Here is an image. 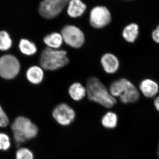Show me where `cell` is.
<instances>
[{"instance_id": "obj_10", "label": "cell", "mask_w": 159, "mask_h": 159, "mask_svg": "<svg viewBox=\"0 0 159 159\" xmlns=\"http://www.w3.org/2000/svg\"><path fill=\"white\" fill-rule=\"evenodd\" d=\"M101 65L104 71L108 74H113L119 70V62L116 55L110 53L103 54L100 59Z\"/></svg>"}, {"instance_id": "obj_9", "label": "cell", "mask_w": 159, "mask_h": 159, "mask_svg": "<svg viewBox=\"0 0 159 159\" xmlns=\"http://www.w3.org/2000/svg\"><path fill=\"white\" fill-rule=\"evenodd\" d=\"M53 118L61 125L66 126L70 125L75 119V111L70 106L65 103L57 105L52 112Z\"/></svg>"}, {"instance_id": "obj_14", "label": "cell", "mask_w": 159, "mask_h": 159, "mask_svg": "<svg viewBox=\"0 0 159 159\" xmlns=\"http://www.w3.org/2000/svg\"><path fill=\"white\" fill-rule=\"evenodd\" d=\"M43 42L48 48L58 50L62 45L64 41L61 33L52 32L46 35L43 38Z\"/></svg>"}, {"instance_id": "obj_8", "label": "cell", "mask_w": 159, "mask_h": 159, "mask_svg": "<svg viewBox=\"0 0 159 159\" xmlns=\"http://www.w3.org/2000/svg\"><path fill=\"white\" fill-rule=\"evenodd\" d=\"M111 16L107 8L97 6L91 10L89 22L91 25L95 29H102L111 22Z\"/></svg>"}, {"instance_id": "obj_19", "label": "cell", "mask_w": 159, "mask_h": 159, "mask_svg": "<svg viewBox=\"0 0 159 159\" xmlns=\"http://www.w3.org/2000/svg\"><path fill=\"white\" fill-rule=\"evenodd\" d=\"M12 41L8 32L0 31V50L7 51L11 48Z\"/></svg>"}, {"instance_id": "obj_2", "label": "cell", "mask_w": 159, "mask_h": 159, "mask_svg": "<svg viewBox=\"0 0 159 159\" xmlns=\"http://www.w3.org/2000/svg\"><path fill=\"white\" fill-rule=\"evenodd\" d=\"M109 91L113 97H119L122 103L126 104L136 102L140 97L138 89L130 81L125 78L112 82Z\"/></svg>"}, {"instance_id": "obj_16", "label": "cell", "mask_w": 159, "mask_h": 159, "mask_svg": "<svg viewBox=\"0 0 159 159\" xmlns=\"http://www.w3.org/2000/svg\"><path fill=\"white\" fill-rule=\"evenodd\" d=\"M139 34V27L135 23L129 24L125 27L122 32L124 39L128 43L134 42Z\"/></svg>"}, {"instance_id": "obj_1", "label": "cell", "mask_w": 159, "mask_h": 159, "mask_svg": "<svg viewBox=\"0 0 159 159\" xmlns=\"http://www.w3.org/2000/svg\"><path fill=\"white\" fill-rule=\"evenodd\" d=\"M87 96L91 101L106 108H111L116 103V99L100 80L96 77L89 78L87 81Z\"/></svg>"}, {"instance_id": "obj_24", "label": "cell", "mask_w": 159, "mask_h": 159, "mask_svg": "<svg viewBox=\"0 0 159 159\" xmlns=\"http://www.w3.org/2000/svg\"><path fill=\"white\" fill-rule=\"evenodd\" d=\"M154 105L156 108L159 111V96L156 98L154 100Z\"/></svg>"}, {"instance_id": "obj_17", "label": "cell", "mask_w": 159, "mask_h": 159, "mask_svg": "<svg viewBox=\"0 0 159 159\" xmlns=\"http://www.w3.org/2000/svg\"><path fill=\"white\" fill-rule=\"evenodd\" d=\"M19 47L21 52L26 55L31 56L37 52V49L35 44L28 39H21Z\"/></svg>"}, {"instance_id": "obj_12", "label": "cell", "mask_w": 159, "mask_h": 159, "mask_svg": "<svg viewBox=\"0 0 159 159\" xmlns=\"http://www.w3.org/2000/svg\"><path fill=\"white\" fill-rule=\"evenodd\" d=\"M86 9V6L81 0H71L69 3L67 12L72 18H77L82 16Z\"/></svg>"}, {"instance_id": "obj_15", "label": "cell", "mask_w": 159, "mask_h": 159, "mask_svg": "<svg viewBox=\"0 0 159 159\" xmlns=\"http://www.w3.org/2000/svg\"><path fill=\"white\" fill-rule=\"evenodd\" d=\"M26 75L29 82L33 84H39L43 79V70L41 67L33 66L28 70Z\"/></svg>"}, {"instance_id": "obj_4", "label": "cell", "mask_w": 159, "mask_h": 159, "mask_svg": "<svg viewBox=\"0 0 159 159\" xmlns=\"http://www.w3.org/2000/svg\"><path fill=\"white\" fill-rule=\"evenodd\" d=\"M11 129L15 140L19 144L35 138L38 133L37 126L30 119L23 116L17 117L15 120Z\"/></svg>"}, {"instance_id": "obj_7", "label": "cell", "mask_w": 159, "mask_h": 159, "mask_svg": "<svg viewBox=\"0 0 159 159\" xmlns=\"http://www.w3.org/2000/svg\"><path fill=\"white\" fill-rule=\"evenodd\" d=\"M20 70V63L15 56L7 54L0 57V77L11 79L17 76Z\"/></svg>"}, {"instance_id": "obj_25", "label": "cell", "mask_w": 159, "mask_h": 159, "mask_svg": "<svg viewBox=\"0 0 159 159\" xmlns=\"http://www.w3.org/2000/svg\"><path fill=\"white\" fill-rule=\"evenodd\" d=\"M158 156L159 157V148H158Z\"/></svg>"}, {"instance_id": "obj_20", "label": "cell", "mask_w": 159, "mask_h": 159, "mask_svg": "<svg viewBox=\"0 0 159 159\" xmlns=\"http://www.w3.org/2000/svg\"><path fill=\"white\" fill-rule=\"evenodd\" d=\"M16 159H34V155L29 148H22L17 151L16 155Z\"/></svg>"}, {"instance_id": "obj_6", "label": "cell", "mask_w": 159, "mask_h": 159, "mask_svg": "<svg viewBox=\"0 0 159 159\" xmlns=\"http://www.w3.org/2000/svg\"><path fill=\"white\" fill-rule=\"evenodd\" d=\"M71 0H43L40 4L39 11L44 18L51 19L60 14Z\"/></svg>"}, {"instance_id": "obj_22", "label": "cell", "mask_w": 159, "mask_h": 159, "mask_svg": "<svg viewBox=\"0 0 159 159\" xmlns=\"http://www.w3.org/2000/svg\"><path fill=\"white\" fill-rule=\"evenodd\" d=\"M9 124V119L6 113L0 106V127H6Z\"/></svg>"}, {"instance_id": "obj_11", "label": "cell", "mask_w": 159, "mask_h": 159, "mask_svg": "<svg viewBox=\"0 0 159 159\" xmlns=\"http://www.w3.org/2000/svg\"><path fill=\"white\" fill-rule=\"evenodd\" d=\"M139 89L142 93L147 98H152L158 93V84L152 80H144L140 83Z\"/></svg>"}, {"instance_id": "obj_18", "label": "cell", "mask_w": 159, "mask_h": 159, "mask_svg": "<svg viewBox=\"0 0 159 159\" xmlns=\"http://www.w3.org/2000/svg\"><path fill=\"white\" fill-rule=\"evenodd\" d=\"M102 124L107 129H113L116 127L118 123V117L113 112H108L102 117Z\"/></svg>"}, {"instance_id": "obj_13", "label": "cell", "mask_w": 159, "mask_h": 159, "mask_svg": "<svg viewBox=\"0 0 159 159\" xmlns=\"http://www.w3.org/2000/svg\"><path fill=\"white\" fill-rule=\"evenodd\" d=\"M68 93L71 98L76 101L82 100L87 96L86 88L79 82L72 84L69 87Z\"/></svg>"}, {"instance_id": "obj_21", "label": "cell", "mask_w": 159, "mask_h": 159, "mask_svg": "<svg viewBox=\"0 0 159 159\" xmlns=\"http://www.w3.org/2000/svg\"><path fill=\"white\" fill-rule=\"evenodd\" d=\"M11 146L10 138L5 133H0V150H8Z\"/></svg>"}, {"instance_id": "obj_5", "label": "cell", "mask_w": 159, "mask_h": 159, "mask_svg": "<svg viewBox=\"0 0 159 159\" xmlns=\"http://www.w3.org/2000/svg\"><path fill=\"white\" fill-rule=\"evenodd\" d=\"M64 42L74 48H81L85 41V36L79 28L72 25L65 26L61 32Z\"/></svg>"}, {"instance_id": "obj_3", "label": "cell", "mask_w": 159, "mask_h": 159, "mask_svg": "<svg viewBox=\"0 0 159 159\" xmlns=\"http://www.w3.org/2000/svg\"><path fill=\"white\" fill-rule=\"evenodd\" d=\"M39 62L44 70L54 71L67 65L70 59L66 51L47 48L41 54Z\"/></svg>"}, {"instance_id": "obj_23", "label": "cell", "mask_w": 159, "mask_h": 159, "mask_svg": "<svg viewBox=\"0 0 159 159\" xmlns=\"http://www.w3.org/2000/svg\"><path fill=\"white\" fill-rule=\"evenodd\" d=\"M152 38L156 43H159V25L152 32Z\"/></svg>"}]
</instances>
